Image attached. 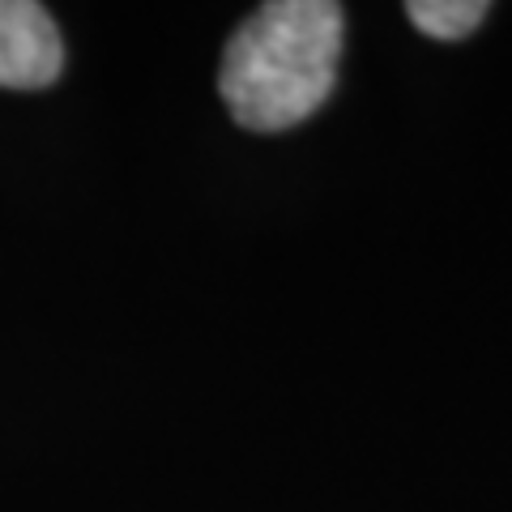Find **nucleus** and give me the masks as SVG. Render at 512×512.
Wrapping results in <instances>:
<instances>
[{
	"label": "nucleus",
	"mask_w": 512,
	"mask_h": 512,
	"mask_svg": "<svg viewBox=\"0 0 512 512\" xmlns=\"http://www.w3.org/2000/svg\"><path fill=\"white\" fill-rule=\"evenodd\" d=\"M346 13L333 0H269L227 39L218 90L235 124L282 133L333 94Z\"/></svg>",
	"instance_id": "obj_1"
},
{
	"label": "nucleus",
	"mask_w": 512,
	"mask_h": 512,
	"mask_svg": "<svg viewBox=\"0 0 512 512\" xmlns=\"http://www.w3.org/2000/svg\"><path fill=\"white\" fill-rule=\"evenodd\" d=\"M64 69V43L52 13L35 0H0V86L43 90Z\"/></svg>",
	"instance_id": "obj_2"
},
{
	"label": "nucleus",
	"mask_w": 512,
	"mask_h": 512,
	"mask_svg": "<svg viewBox=\"0 0 512 512\" xmlns=\"http://www.w3.org/2000/svg\"><path fill=\"white\" fill-rule=\"evenodd\" d=\"M487 13H491V5H483V0H414V5H406V18L419 26L423 35L448 39V43L474 35Z\"/></svg>",
	"instance_id": "obj_3"
}]
</instances>
